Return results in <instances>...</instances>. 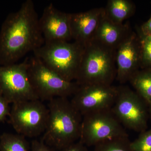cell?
Returning <instances> with one entry per match:
<instances>
[{
	"mask_svg": "<svg viewBox=\"0 0 151 151\" xmlns=\"http://www.w3.org/2000/svg\"><path fill=\"white\" fill-rule=\"evenodd\" d=\"M58 151H89L87 147L79 140Z\"/></svg>",
	"mask_w": 151,
	"mask_h": 151,
	"instance_id": "cell-23",
	"label": "cell"
},
{
	"mask_svg": "<svg viewBox=\"0 0 151 151\" xmlns=\"http://www.w3.org/2000/svg\"><path fill=\"white\" fill-rule=\"evenodd\" d=\"M39 24L45 43L72 39L70 14L59 10L52 3L45 8Z\"/></svg>",
	"mask_w": 151,
	"mask_h": 151,
	"instance_id": "cell-12",
	"label": "cell"
},
{
	"mask_svg": "<svg viewBox=\"0 0 151 151\" xmlns=\"http://www.w3.org/2000/svg\"><path fill=\"white\" fill-rule=\"evenodd\" d=\"M129 136L112 138L98 143L93 151H133Z\"/></svg>",
	"mask_w": 151,
	"mask_h": 151,
	"instance_id": "cell-18",
	"label": "cell"
},
{
	"mask_svg": "<svg viewBox=\"0 0 151 151\" xmlns=\"http://www.w3.org/2000/svg\"><path fill=\"white\" fill-rule=\"evenodd\" d=\"M104 14L103 8H97L70 14L72 39L85 47L92 41Z\"/></svg>",
	"mask_w": 151,
	"mask_h": 151,
	"instance_id": "cell-13",
	"label": "cell"
},
{
	"mask_svg": "<svg viewBox=\"0 0 151 151\" xmlns=\"http://www.w3.org/2000/svg\"><path fill=\"white\" fill-rule=\"evenodd\" d=\"M118 87V94L111 111L124 128L142 132L147 128V104L129 86Z\"/></svg>",
	"mask_w": 151,
	"mask_h": 151,
	"instance_id": "cell-7",
	"label": "cell"
},
{
	"mask_svg": "<svg viewBox=\"0 0 151 151\" xmlns=\"http://www.w3.org/2000/svg\"><path fill=\"white\" fill-rule=\"evenodd\" d=\"M149 106V113H150V117L151 121V102L150 103V104L148 105Z\"/></svg>",
	"mask_w": 151,
	"mask_h": 151,
	"instance_id": "cell-25",
	"label": "cell"
},
{
	"mask_svg": "<svg viewBox=\"0 0 151 151\" xmlns=\"http://www.w3.org/2000/svg\"><path fill=\"white\" fill-rule=\"evenodd\" d=\"M135 10L134 4L130 0H109L104 8V14L113 22L122 24L132 17Z\"/></svg>",
	"mask_w": 151,
	"mask_h": 151,
	"instance_id": "cell-15",
	"label": "cell"
},
{
	"mask_svg": "<svg viewBox=\"0 0 151 151\" xmlns=\"http://www.w3.org/2000/svg\"><path fill=\"white\" fill-rule=\"evenodd\" d=\"M28 72L35 92L42 101L68 98L73 96L79 87L75 81L65 80L35 56L29 58Z\"/></svg>",
	"mask_w": 151,
	"mask_h": 151,
	"instance_id": "cell-5",
	"label": "cell"
},
{
	"mask_svg": "<svg viewBox=\"0 0 151 151\" xmlns=\"http://www.w3.org/2000/svg\"><path fill=\"white\" fill-rule=\"evenodd\" d=\"M9 103L2 95H0V122H4L9 116L11 109Z\"/></svg>",
	"mask_w": 151,
	"mask_h": 151,
	"instance_id": "cell-21",
	"label": "cell"
},
{
	"mask_svg": "<svg viewBox=\"0 0 151 151\" xmlns=\"http://www.w3.org/2000/svg\"><path fill=\"white\" fill-rule=\"evenodd\" d=\"M128 135L111 109L86 113L82 116L79 141L86 147Z\"/></svg>",
	"mask_w": 151,
	"mask_h": 151,
	"instance_id": "cell-8",
	"label": "cell"
},
{
	"mask_svg": "<svg viewBox=\"0 0 151 151\" xmlns=\"http://www.w3.org/2000/svg\"><path fill=\"white\" fill-rule=\"evenodd\" d=\"M116 77V51L94 41L84 47L75 80L79 86L112 85Z\"/></svg>",
	"mask_w": 151,
	"mask_h": 151,
	"instance_id": "cell-3",
	"label": "cell"
},
{
	"mask_svg": "<svg viewBox=\"0 0 151 151\" xmlns=\"http://www.w3.org/2000/svg\"><path fill=\"white\" fill-rule=\"evenodd\" d=\"M39 19L32 0L25 1L7 16L0 30V65L16 63L44 44Z\"/></svg>",
	"mask_w": 151,
	"mask_h": 151,
	"instance_id": "cell-1",
	"label": "cell"
},
{
	"mask_svg": "<svg viewBox=\"0 0 151 151\" xmlns=\"http://www.w3.org/2000/svg\"><path fill=\"white\" fill-rule=\"evenodd\" d=\"M116 79L121 84L129 81L141 65V50L139 38L132 32L116 49Z\"/></svg>",
	"mask_w": 151,
	"mask_h": 151,
	"instance_id": "cell-11",
	"label": "cell"
},
{
	"mask_svg": "<svg viewBox=\"0 0 151 151\" xmlns=\"http://www.w3.org/2000/svg\"><path fill=\"white\" fill-rule=\"evenodd\" d=\"M84 47L73 41L45 43L33 52L49 68L69 81L75 80Z\"/></svg>",
	"mask_w": 151,
	"mask_h": 151,
	"instance_id": "cell-4",
	"label": "cell"
},
{
	"mask_svg": "<svg viewBox=\"0 0 151 151\" xmlns=\"http://www.w3.org/2000/svg\"><path fill=\"white\" fill-rule=\"evenodd\" d=\"M117 94L118 87L112 85H84L79 86L70 102L83 116L86 113L111 109Z\"/></svg>",
	"mask_w": 151,
	"mask_h": 151,
	"instance_id": "cell-10",
	"label": "cell"
},
{
	"mask_svg": "<svg viewBox=\"0 0 151 151\" xmlns=\"http://www.w3.org/2000/svg\"><path fill=\"white\" fill-rule=\"evenodd\" d=\"M48 121L41 140L60 151L79 140L82 116L65 97L49 101Z\"/></svg>",
	"mask_w": 151,
	"mask_h": 151,
	"instance_id": "cell-2",
	"label": "cell"
},
{
	"mask_svg": "<svg viewBox=\"0 0 151 151\" xmlns=\"http://www.w3.org/2000/svg\"><path fill=\"white\" fill-rule=\"evenodd\" d=\"M141 50V65L143 68L151 67V35L141 34L139 38Z\"/></svg>",
	"mask_w": 151,
	"mask_h": 151,
	"instance_id": "cell-19",
	"label": "cell"
},
{
	"mask_svg": "<svg viewBox=\"0 0 151 151\" xmlns=\"http://www.w3.org/2000/svg\"><path fill=\"white\" fill-rule=\"evenodd\" d=\"M0 95H2V94L1 90V87H0Z\"/></svg>",
	"mask_w": 151,
	"mask_h": 151,
	"instance_id": "cell-26",
	"label": "cell"
},
{
	"mask_svg": "<svg viewBox=\"0 0 151 151\" xmlns=\"http://www.w3.org/2000/svg\"><path fill=\"white\" fill-rule=\"evenodd\" d=\"M129 82L148 105L151 102V67L138 71Z\"/></svg>",
	"mask_w": 151,
	"mask_h": 151,
	"instance_id": "cell-16",
	"label": "cell"
},
{
	"mask_svg": "<svg viewBox=\"0 0 151 151\" xmlns=\"http://www.w3.org/2000/svg\"><path fill=\"white\" fill-rule=\"evenodd\" d=\"M29 58L17 64L0 65V87L2 94L9 103L39 100L29 77Z\"/></svg>",
	"mask_w": 151,
	"mask_h": 151,
	"instance_id": "cell-9",
	"label": "cell"
},
{
	"mask_svg": "<svg viewBox=\"0 0 151 151\" xmlns=\"http://www.w3.org/2000/svg\"><path fill=\"white\" fill-rule=\"evenodd\" d=\"M141 33L144 36L151 35V16L148 20L141 27Z\"/></svg>",
	"mask_w": 151,
	"mask_h": 151,
	"instance_id": "cell-24",
	"label": "cell"
},
{
	"mask_svg": "<svg viewBox=\"0 0 151 151\" xmlns=\"http://www.w3.org/2000/svg\"><path fill=\"white\" fill-rule=\"evenodd\" d=\"M133 151H151V128L141 132L140 134L133 142H131Z\"/></svg>",
	"mask_w": 151,
	"mask_h": 151,
	"instance_id": "cell-20",
	"label": "cell"
},
{
	"mask_svg": "<svg viewBox=\"0 0 151 151\" xmlns=\"http://www.w3.org/2000/svg\"><path fill=\"white\" fill-rule=\"evenodd\" d=\"M30 151H53L43 141L34 140L32 142Z\"/></svg>",
	"mask_w": 151,
	"mask_h": 151,
	"instance_id": "cell-22",
	"label": "cell"
},
{
	"mask_svg": "<svg viewBox=\"0 0 151 151\" xmlns=\"http://www.w3.org/2000/svg\"><path fill=\"white\" fill-rule=\"evenodd\" d=\"M132 32L129 22L115 23L103 14L92 41L116 51Z\"/></svg>",
	"mask_w": 151,
	"mask_h": 151,
	"instance_id": "cell-14",
	"label": "cell"
},
{
	"mask_svg": "<svg viewBox=\"0 0 151 151\" xmlns=\"http://www.w3.org/2000/svg\"><path fill=\"white\" fill-rule=\"evenodd\" d=\"M0 151H29V144L22 135L3 133L0 136Z\"/></svg>",
	"mask_w": 151,
	"mask_h": 151,
	"instance_id": "cell-17",
	"label": "cell"
},
{
	"mask_svg": "<svg viewBox=\"0 0 151 151\" xmlns=\"http://www.w3.org/2000/svg\"><path fill=\"white\" fill-rule=\"evenodd\" d=\"M48 114V108L40 100L22 101L12 104L9 123L17 134L35 137L45 131Z\"/></svg>",
	"mask_w": 151,
	"mask_h": 151,
	"instance_id": "cell-6",
	"label": "cell"
}]
</instances>
